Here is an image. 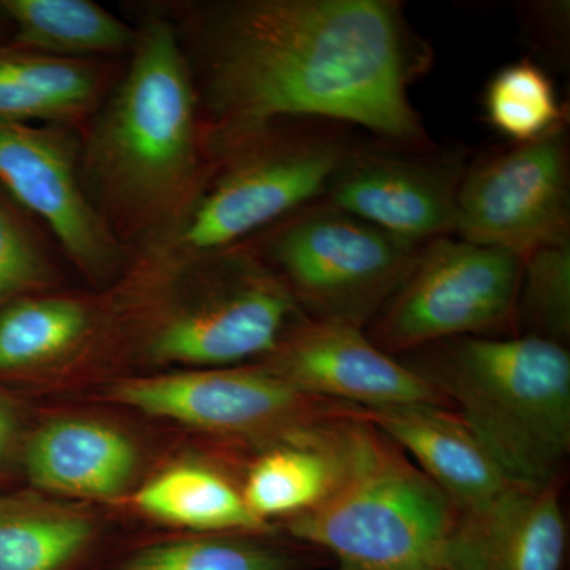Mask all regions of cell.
<instances>
[{
  "instance_id": "6da1fadb",
  "label": "cell",
  "mask_w": 570,
  "mask_h": 570,
  "mask_svg": "<svg viewBox=\"0 0 570 570\" xmlns=\"http://www.w3.org/2000/svg\"><path fill=\"white\" fill-rule=\"evenodd\" d=\"M179 36L212 156L285 121L358 127L387 145L430 149L409 100L430 52L393 0L205 3L190 7Z\"/></svg>"
},
{
  "instance_id": "7a4b0ae2",
  "label": "cell",
  "mask_w": 570,
  "mask_h": 570,
  "mask_svg": "<svg viewBox=\"0 0 570 570\" xmlns=\"http://www.w3.org/2000/svg\"><path fill=\"white\" fill-rule=\"evenodd\" d=\"M200 94L178 26H137L126 69L81 130V176L111 234L132 254L170 232L212 174Z\"/></svg>"
},
{
  "instance_id": "3957f363",
  "label": "cell",
  "mask_w": 570,
  "mask_h": 570,
  "mask_svg": "<svg viewBox=\"0 0 570 570\" xmlns=\"http://www.w3.org/2000/svg\"><path fill=\"white\" fill-rule=\"evenodd\" d=\"M355 409L333 426L332 487L313 509L287 520V531L328 554V570H452L459 509Z\"/></svg>"
},
{
  "instance_id": "277c9868",
  "label": "cell",
  "mask_w": 570,
  "mask_h": 570,
  "mask_svg": "<svg viewBox=\"0 0 570 570\" xmlns=\"http://www.w3.org/2000/svg\"><path fill=\"white\" fill-rule=\"evenodd\" d=\"M126 273L134 295L148 299L141 347L154 362L262 360L307 318L250 243L178 262L132 257Z\"/></svg>"
},
{
  "instance_id": "5b68a950",
  "label": "cell",
  "mask_w": 570,
  "mask_h": 570,
  "mask_svg": "<svg viewBox=\"0 0 570 570\" xmlns=\"http://www.w3.org/2000/svg\"><path fill=\"white\" fill-rule=\"evenodd\" d=\"M423 374L512 482L560 480L570 452V355L546 337L463 336L431 344Z\"/></svg>"
},
{
  "instance_id": "8992f818",
  "label": "cell",
  "mask_w": 570,
  "mask_h": 570,
  "mask_svg": "<svg viewBox=\"0 0 570 570\" xmlns=\"http://www.w3.org/2000/svg\"><path fill=\"white\" fill-rule=\"evenodd\" d=\"M348 127L322 121L269 126L213 153V168L189 212L130 257L178 262L250 242L324 200L355 149Z\"/></svg>"
},
{
  "instance_id": "52a82bcc",
  "label": "cell",
  "mask_w": 570,
  "mask_h": 570,
  "mask_svg": "<svg viewBox=\"0 0 570 570\" xmlns=\"http://www.w3.org/2000/svg\"><path fill=\"white\" fill-rule=\"evenodd\" d=\"M247 243L307 318L358 328L387 305L425 246L385 234L325 200Z\"/></svg>"
},
{
  "instance_id": "ba28073f",
  "label": "cell",
  "mask_w": 570,
  "mask_h": 570,
  "mask_svg": "<svg viewBox=\"0 0 570 570\" xmlns=\"http://www.w3.org/2000/svg\"><path fill=\"white\" fill-rule=\"evenodd\" d=\"M521 273L523 261L508 250L452 236L433 239L371 322V341L395 354L499 332L515 321Z\"/></svg>"
},
{
  "instance_id": "9c48e42d",
  "label": "cell",
  "mask_w": 570,
  "mask_h": 570,
  "mask_svg": "<svg viewBox=\"0 0 570 570\" xmlns=\"http://www.w3.org/2000/svg\"><path fill=\"white\" fill-rule=\"evenodd\" d=\"M568 122L538 140L513 142L464 170L455 234L524 261L570 239Z\"/></svg>"
},
{
  "instance_id": "30bf717a",
  "label": "cell",
  "mask_w": 570,
  "mask_h": 570,
  "mask_svg": "<svg viewBox=\"0 0 570 570\" xmlns=\"http://www.w3.org/2000/svg\"><path fill=\"white\" fill-rule=\"evenodd\" d=\"M124 406L220 434L287 439L341 417L352 406L307 395L262 370L204 367L124 379L112 387Z\"/></svg>"
},
{
  "instance_id": "8fae6325",
  "label": "cell",
  "mask_w": 570,
  "mask_h": 570,
  "mask_svg": "<svg viewBox=\"0 0 570 570\" xmlns=\"http://www.w3.org/2000/svg\"><path fill=\"white\" fill-rule=\"evenodd\" d=\"M0 184L48 228L82 275L102 281L126 272L130 254L82 183L80 130L0 122Z\"/></svg>"
},
{
  "instance_id": "7c38bea8",
  "label": "cell",
  "mask_w": 570,
  "mask_h": 570,
  "mask_svg": "<svg viewBox=\"0 0 570 570\" xmlns=\"http://www.w3.org/2000/svg\"><path fill=\"white\" fill-rule=\"evenodd\" d=\"M262 360L257 366L299 392L346 406H452L430 379L382 351L358 326L306 318Z\"/></svg>"
},
{
  "instance_id": "4fadbf2b",
  "label": "cell",
  "mask_w": 570,
  "mask_h": 570,
  "mask_svg": "<svg viewBox=\"0 0 570 570\" xmlns=\"http://www.w3.org/2000/svg\"><path fill=\"white\" fill-rule=\"evenodd\" d=\"M387 146L356 145L330 184L326 204L412 245L455 234L461 159Z\"/></svg>"
},
{
  "instance_id": "5bb4252c",
  "label": "cell",
  "mask_w": 570,
  "mask_h": 570,
  "mask_svg": "<svg viewBox=\"0 0 570 570\" xmlns=\"http://www.w3.org/2000/svg\"><path fill=\"white\" fill-rule=\"evenodd\" d=\"M560 480L513 483L497 499L460 512L450 543L452 570H561L568 543Z\"/></svg>"
},
{
  "instance_id": "9a60e30c",
  "label": "cell",
  "mask_w": 570,
  "mask_h": 570,
  "mask_svg": "<svg viewBox=\"0 0 570 570\" xmlns=\"http://www.w3.org/2000/svg\"><path fill=\"white\" fill-rule=\"evenodd\" d=\"M355 414L392 439L460 512L489 504L517 483L499 469L453 409H355Z\"/></svg>"
},
{
  "instance_id": "2e32d148",
  "label": "cell",
  "mask_w": 570,
  "mask_h": 570,
  "mask_svg": "<svg viewBox=\"0 0 570 570\" xmlns=\"http://www.w3.org/2000/svg\"><path fill=\"white\" fill-rule=\"evenodd\" d=\"M107 59H66L0 45V122L81 130L116 81Z\"/></svg>"
},
{
  "instance_id": "e0dca14e",
  "label": "cell",
  "mask_w": 570,
  "mask_h": 570,
  "mask_svg": "<svg viewBox=\"0 0 570 570\" xmlns=\"http://www.w3.org/2000/svg\"><path fill=\"white\" fill-rule=\"evenodd\" d=\"M135 468L132 441L91 420L48 423L24 449L26 474L33 485L63 497H118L129 485Z\"/></svg>"
},
{
  "instance_id": "ac0fdd59",
  "label": "cell",
  "mask_w": 570,
  "mask_h": 570,
  "mask_svg": "<svg viewBox=\"0 0 570 570\" xmlns=\"http://www.w3.org/2000/svg\"><path fill=\"white\" fill-rule=\"evenodd\" d=\"M348 414V412H347ZM343 417V415H341ZM336 419L281 439L249 468L242 494L258 519L291 520L318 504L336 475Z\"/></svg>"
},
{
  "instance_id": "d6986e66",
  "label": "cell",
  "mask_w": 570,
  "mask_h": 570,
  "mask_svg": "<svg viewBox=\"0 0 570 570\" xmlns=\"http://www.w3.org/2000/svg\"><path fill=\"white\" fill-rule=\"evenodd\" d=\"M99 309L81 296H22L0 311V374L66 362L96 340Z\"/></svg>"
},
{
  "instance_id": "ffe728a7",
  "label": "cell",
  "mask_w": 570,
  "mask_h": 570,
  "mask_svg": "<svg viewBox=\"0 0 570 570\" xmlns=\"http://www.w3.org/2000/svg\"><path fill=\"white\" fill-rule=\"evenodd\" d=\"M11 43L66 59H107L132 50L137 28L92 0H0Z\"/></svg>"
},
{
  "instance_id": "44dd1931",
  "label": "cell",
  "mask_w": 570,
  "mask_h": 570,
  "mask_svg": "<svg viewBox=\"0 0 570 570\" xmlns=\"http://www.w3.org/2000/svg\"><path fill=\"white\" fill-rule=\"evenodd\" d=\"M146 515L206 532H243L264 534L269 523L255 517L224 475L197 464L167 469L146 483L134 498Z\"/></svg>"
},
{
  "instance_id": "7402d4cb",
  "label": "cell",
  "mask_w": 570,
  "mask_h": 570,
  "mask_svg": "<svg viewBox=\"0 0 570 570\" xmlns=\"http://www.w3.org/2000/svg\"><path fill=\"white\" fill-rule=\"evenodd\" d=\"M92 521L29 494H0V570H62L88 546Z\"/></svg>"
},
{
  "instance_id": "603a6c76",
  "label": "cell",
  "mask_w": 570,
  "mask_h": 570,
  "mask_svg": "<svg viewBox=\"0 0 570 570\" xmlns=\"http://www.w3.org/2000/svg\"><path fill=\"white\" fill-rule=\"evenodd\" d=\"M298 551L230 535L175 540L138 551L119 570H305Z\"/></svg>"
},
{
  "instance_id": "cb8c5ba5",
  "label": "cell",
  "mask_w": 570,
  "mask_h": 570,
  "mask_svg": "<svg viewBox=\"0 0 570 570\" xmlns=\"http://www.w3.org/2000/svg\"><path fill=\"white\" fill-rule=\"evenodd\" d=\"M485 110L491 126L512 142L538 140L566 122L549 75L527 59L491 78Z\"/></svg>"
},
{
  "instance_id": "d4e9b609",
  "label": "cell",
  "mask_w": 570,
  "mask_h": 570,
  "mask_svg": "<svg viewBox=\"0 0 570 570\" xmlns=\"http://www.w3.org/2000/svg\"><path fill=\"white\" fill-rule=\"evenodd\" d=\"M515 322L523 333L564 343L570 335V239L523 261Z\"/></svg>"
},
{
  "instance_id": "484cf974",
  "label": "cell",
  "mask_w": 570,
  "mask_h": 570,
  "mask_svg": "<svg viewBox=\"0 0 570 570\" xmlns=\"http://www.w3.org/2000/svg\"><path fill=\"white\" fill-rule=\"evenodd\" d=\"M48 247L31 224L0 195V311L55 284Z\"/></svg>"
},
{
  "instance_id": "4316f807",
  "label": "cell",
  "mask_w": 570,
  "mask_h": 570,
  "mask_svg": "<svg viewBox=\"0 0 570 570\" xmlns=\"http://www.w3.org/2000/svg\"><path fill=\"white\" fill-rule=\"evenodd\" d=\"M18 434V415L13 406L0 395V464L10 455Z\"/></svg>"
},
{
  "instance_id": "83f0119b",
  "label": "cell",
  "mask_w": 570,
  "mask_h": 570,
  "mask_svg": "<svg viewBox=\"0 0 570 570\" xmlns=\"http://www.w3.org/2000/svg\"><path fill=\"white\" fill-rule=\"evenodd\" d=\"M9 24H10L9 20H7L6 14H3L2 9H0V39H2L3 32H6V28ZM0 45H2V43H0Z\"/></svg>"
}]
</instances>
